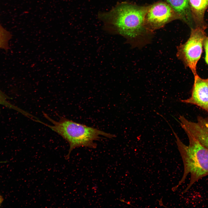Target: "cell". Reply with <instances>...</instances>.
<instances>
[{"instance_id": "8992f818", "label": "cell", "mask_w": 208, "mask_h": 208, "mask_svg": "<svg viewBox=\"0 0 208 208\" xmlns=\"http://www.w3.org/2000/svg\"><path fill=\"white\" fill-rule=\"evenodd\" d=\"M181 125L189 134L208 148V117L198 116L196 122L188 120L183 116L179 118Z\"/></svg>"}, {"instance_id": "9c48e42d", "label": "cell", "mask_w": 208, "mask_h": 208, "mask_svg": "<svg viewBox=\"0 0 208 208\" xmlns=\"http://www.w3.org/2000/svg\"><path fill=\"white\" fill-rule=\"evenodd\" d=\"M178 14L182 21L190 29L195 27L193 19L189 0H165Z\"/></svg>"}, {"instance_id": "4fadbf2b", "label": "cell", "mask_w": 208, "mask_h": 208, "mask_svg": "<svg viewBox=\"0 0 208 208\" xmlns=\"http://www.w3.org/2000/svg\"><path fill=\"white\" fill-rule=\"evenodd\" d=\"M3 201V198L2 196L0 194V205Z\"/></svg>"}, {"instance_id": "7c38bea8", "label": "cell", "mask_w": 208, "mask_h": 208, "mask_svg": "<svg viewBox=\"0 0 208 208\" xmlns=\"http://www.w3.org/2000/svg\"><path fill=\"white\" fill-rule=\"evenodd\" d=\"M203 45L205 52V60L206 63L208 65V37L206 36Z\"/></svg>"}, {"instance_id": "7a4b0ae2", "label": "cell", "mask_w": 208, "mask_h": 208, "mask_svg": "<svg viewBox=\"0 0 208 208\" xmlns=\"http://www.w3.org/2000/svg\"><path fill=\"white\" fill-rule=\"evenodd\" d=\"M44 117L52 124L50 125L40 121V123L49 127L62 137L68 143L69 149L66 156L69 158L71 151L76 148L85 147L95 148L97 144L94 141L100 139V135L109 138L115 137V135L106 133L94 128L78 123L63 117H60L58 121L51 118L44 113Z\"/></svg>"}, {"instance_id": "5b68a950", "label": "cell", "mask_w": 208, "mask_h": 208, "mask_svg": "<svg viewBox=\"0 0 208 208\" xmlns=\"http://www.w3.org/2000/svg\"><path fill=\"white\" fill-rule=\"evenodd\" d=\"M177 19L180 20V17L170 6L166 2L159 1L148 6L144 25L148 30L153 32Z\"/></svg>"}, {"instance_id": "8fae6325", "label": "cell", "mask_w": 208, "mask_h": 208, "mask_svg": "<svg viewBox=\"0 0 208 208\" xmlns=\"http://www.w3.org/2000/svg\"><path fill=\"white\" fill-rule=\"evenodd\" d=\"M8 99H9V98L0 90V105L16 110L21 113L23 112V110L12 104L9 102Z\"/></svg>"}, {"instance_id": "30bf717a", "label": "cell", "mask_w": 208, "mask_h": 208, "mask_svg": "<svg viewBox=\"0 0 208 208\" xmlns=\"http://www.w3.org/2000/svg\"><path fill=\"white\" fill-rule=\"evenodd\" d=\"M12 37L10 33L4 28L0 23V49L9 48L8 42Z\"/></svg>"}, {"instance_id": "ba28073f", "label": "cell", "mask_w": 208, "mask_h": 208, "mask_svg": "<svg viewBox=\"0 0 208 208\" xmlns=\"http://www.w3.org/2000/svg\"><path fill=\"white\" fill-rule=\"evenodd\" d=\"M189 1L195 27L205 30L208 27L204 19L205 12L208 8V0H189Z\"/></svg>"}, {"instance_id": "3957f363", "label": "cell", "mask_w": 208, "mask_h": 208, "mask_svg": "<svg viewBox=\"0 0 208 208\" xmlns=\"http://www.w3.org/2000/svg\"><path fill=\"white\" fill-rule=\"evenodd\" d=\"M176 139V142L182 159L184 165L183 176L177 186L172 190H175L185 181L190 174L189 183L183 192H187L199 179L208 175V148L203 145L190 135L187 134L189 144L187 146L180 140L172 128Z\"/></svg>"}, {"instance_id": "277c9868", "label": "cell", "mask_w": 208, "mask_h": 208, "mask_svg": "<svg viewBox=\"0 0 208 208\" xmlns=\"http://www.w3.org/2000/svg\"><path fill=\"white\" fill-rule=\"evenodd\" d=\"M191 29L190 37L185 43L177 47L176 54L178 58L195 76L197 75V64L201 56L206 36L205 30L202 28L195 27Z\"/></svg>"}, {"instance_id": "52a82bcc", "label": "cell", "mask_w": 208, "mask_h": 208, "mask_svg": "<svg viewBox=\"0 0 208 208\" xmlns=\"http://www.w3.org/2000/svg\"><path fill=\"white\" fill-rule=\"evenodd\" d=\"M194 76L191 96L181 101L196 105L208 112V78L203 79L197 74Z\"/></svg>"}, {"instance_id": "6da1fadb", "label": "cell", "mask_w": 208, "mask_h": 208, "mask_svg": "<svg viewBox=\"0 0 208 208\" xmlns=\"http://www.w3.org/2000/svg\"><path fill=\"white\" fill-rule=\"evenodd\" d=\"M148 6L118 2L109 11L99 12L98 18L106 32L122 36L132 47H141L150 42L153 35L144 25Z\"/></svg>"}, {"instance_id": "5bb4252c", "label": "cell", "mask_w": 208, "mask_h": 208, "mask_svg": "<svg viewBox=\"0 0 208 208\" xmlns=\"http://www.w3.org/2000/svg\"></svg>"}]
</instances>
